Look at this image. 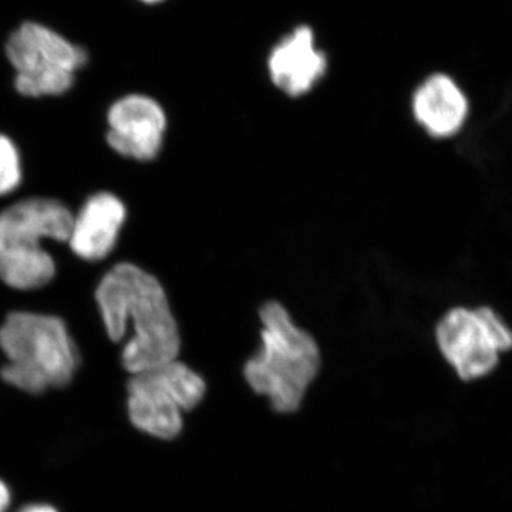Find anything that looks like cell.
Wrapping results in <instances>:
<instances>
[{
	"mask_svg": "<svg viewBox=\"0 0 512 512\" xmlns=\"http://www.w3.org/2000/svg\"><path fill=\"white\" fill-rule=\"evenodd\" d=\"M140 2L148 3V5H151V3H160L163 2V0H140Z\"/></svg>",
	"mask_w": 512,
	"mask_h": 512,
	"instance_id": "cell-15",
	"label": "cell"
},
{
	"mask_svg": "<svg viewBox=\"0 0 512 512\" xmlns=\"http://www.w3.org/2000/svg\"><path fill=\"white\" fill-rule=\"evenodd\" d=\"M127 221V207L116 194L100 191L83 202L73 215L70 251L86 262H100L114 251Z\"/></svg>",
	"mask_w": 512,
	"mask_h": 512,
	"instance_id": "cell-8",
	"label": "cell"
},
{
	"mask_svg": "<svg viewBox=\"0 0 512 512\" xmlns=\"http://www.w3.org/2000/svg\"><path fill=\"white\" fill-rule=\"evenodd\" d=\"M111 342L121 343V365L131 376L174 362L181 350L180 326L156 276L131 262L114 265L94 292Z\"/></svg>",
	"mask_w": 512,
	"mask_h": 512,
	"instance_id": "cell-1",
	"label": "cell"
},
{
	"mask_svg": "<svg viewBox=\"0 0 512 512\" xmlns=\"http://www.w3.org/2000/svg\"><path fill=\"white\" fill-rule=\"evenodd\" d=\"M259 319L261 349L245 363V380L276 412H296L319 373L318 342L293 322L282 303L266 302Z\"/></svg>",
	"mask_w": 512,
	"mask_h": 512,
	"instance_id": "cell-2",
	"label": "cell"
},
{
	"mask_svg": "<svg viewBox=\"0 0 512 512\" xmlns=\"http://www.w3.org/2000/svg\"><path fill=\"white\" fill-rule=\"evenodd\" d=\"M0 350L37 389L67 386L80 366V353L66 322L47 313L15 311L0 325Z\"/></svg>",
	"mask_w": 512,
	"mask_h": 512,
	"instance_id": "cell-4",
	"label": "cell"
},
{
	"mask_svg": "<svg viewBox=\"0 0 512 512\" xmlns=\"http://www.w3.org/2000/svg\"><path fill=\"white\" fill-rule=\"evenodd\" d=\"M5 53L15 69L16 92L29 99L70 92L76 74L89 63V53L83 46L39 22H23L13 30L6 40Z\"/></svg>",
	"mask_w": 512,
	"mask_h": 512,
	"instance_id": "cell-5",
	"label": "cell"
},
{
	"mask_svg": "<svg viewBox=\"0 0 512 512\" xmlns=\"http://www.w3.org/2000/svg\"><path fill=\"white\" fill-rule=\"evenodd\" d=\"M128 419L137 430L161 440H173L183 431V410L165 384L160 369L130 377L127 383Z\"/></svg>",
	"mask_w": 512,
	"mask_h": 512,
	"instance_id": "cell-10",
	"label": "cell"
},
{
	"mask_svg": "<svg viewBox=\"0 0 512 512\" xmlns=\"http://www.w3.org/2000/svg\"><path fill=\"white\" fill-rule=\"evenodd\" d=\"M441 355L463 380L493 372L504 353L480 309L453 308L436 326Z\"/></svg>",
	"mask_w": 512,
	"mask_h": 512,
	"instance_id": "cell-6",
	"label": "cell"
},
{
	"mask_svg": "<svg viewBox=\"0 0 512 512\" xmlns=\"http://www.w3.org/2000/svg\"><path fill=\"white\" fill-rule=\"evenodd\" d=\"M12 505V491L5 481L0 480V512H9Z\"/></svg>",
	"mask_w": 512,
	"mask_h": 512,
	"instance_id": "cell-13",
	"label": "cell"
},
{
	"mask_svg": "<svg viewBox=\"0 0 512 512\" xmlns=\"http://www.w3.org/2000/svg\"><path fill=\"white\" fill-rule=\"evenodd\" d=\"M328 70V57L309 26H298L276 43L268 59L272 83L291 97L311 92Z\"/></svg>",
	"mask_w": 512,
	"mask_h": 512,
	"instance_id": "cell-9",
	"label": "cell"
},
{
	"mask_svg": "<svg viewBox=\"0 0 512 512\" xmlns=\"http://www.w3.org/2000/svg\"><path fill=\"white\" fill-rule=\"evenodd\" d=\"M23 181L22 156L12 138L0 133V197L18 190Z\"/></svg>",
	"mask_w": 512,
	"mask_h": 512,
	"instance_id": "cell-12",
	"label": "cell"
},
{
	"mask_svg": "<svg viewBox=\"0 0 512 512\" xmlns=\"http://www.w3.org/2000/svg\"><path fill=\"white\" fill-rule=\"evenodd\" d=\"M167 114L147 94L120 97L107 111L106 141L114 153L131 160H154L163 148Z\"/></svg>",
	"mask_w": 512,
	"mask_h": 512,
	"instance_id": "cell-7",
	"label": "cell"
},
{
	"mask_svg": "<svg viewBox=\"0 0 512 512\" xmlns=\"http://www.w3.org/2000/svg\"><path fill=\"white\" fill-rule=\"evenodd\" d=\"M73 212L55 198L30 197L0 212V281L19 292L45 288L56 276L47 241L66 242Z\"/></svg>",
	"mask_w": 512,
	"mask_h": 512,
	"instance_id": "cell-3",
	"label": "cell"
},
{
	"mask_svg": "<svg viewBox=\"0 0 512 512\" xmlns=\"http://www.w3.org/2000/svg\"><path fill=\"white\" fill-rule=\"evenodd\" d=\"M412 110L419 126L434 138L456 136L466 124L470 103L453 77L431 74L413 94Z\"/></svg>",
	"mask_w": 512,
	"mask_h": 512,
	"instance_id": "cell-11",
	"label": "cell"
},
{
	"mask_svg": "<svg viewBox=\"0 0 512 512\" xmlns=\"http://www.w3.org/2000/svg\"><path fill=\"white\" fill-rule=\"evenodd\" d=\"M15 512H59L56 507L46 503H32L19 508Z\"/></svg>",
	"mask_w": 512,
	"mask_h": 512,
	"instance_id": "cell-14",
	"label": "cell"
}]
</instances>
